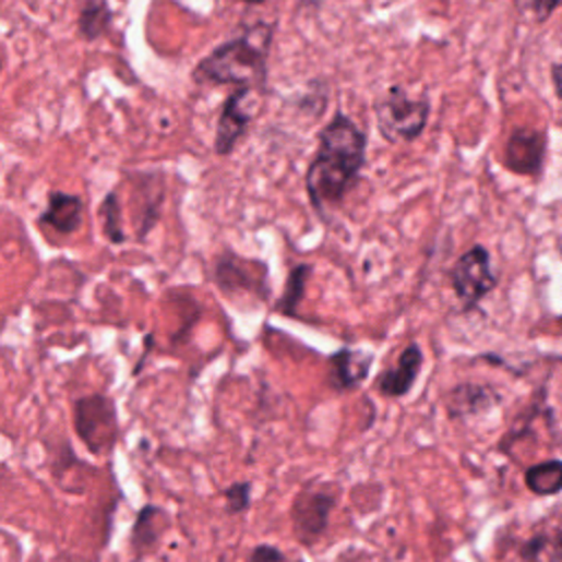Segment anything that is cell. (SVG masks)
I'll list each match as a JSON object with an SVG mask.
<instances>
[{"mask_svg": "<svg viewBox=\"0 0 562 562\" xmlns=\"http://www.w3.org/2000/svg\"><path fill=\"white\" fill-rule=\"evenodd\" d=\"M547 545H549V536H547V534H536V536L527 538V540L521 545L518 555H521L523 562H536V560L542 555V551L547 549Z\"/></svg>", "mask_w": 562, "mask_h": 562, "instance_id": "obj_21", "label": "cell"}, {"mask_svg": "<svg viewBox=\"0 0 562 562\" xmlns=\"http://www.w3.org/2000/svg\"><path fill=\"white\" fill-rule=\"evenodd\" d=\"M273 25H258L242 36L223 43L205 56L192 77L199 84L238 86L262 91L268 80V56L273 45Z\"/></svg>", "mask_w": 562, "mask_h": 562, "instance_id": "obj_2", "label": "cell"}, {"mask_svg": "<svg viewBox=\"0 0 562 562\" xmlns=\"http://www.w3.org/2000/svg\"><path fill=\"white\" fill-rule=\"evenodd\" d=\"M249 562H286V553L282 549H277L275 545L262 542V545L253 547Z\"/></svg>", "mask_w": 562, "mask_h": 562, "instance_id": "obj_22", "label": "cell"}, {"mask_svg": "<svg viewBox=\"0 0 562 562\" xmlns=\"http://www.w3.org/2000/svg\"><path fill=\"white\" fill-rule=\"evenodd\" d=\"M373 115H376V125L385 141L407 145L425 134L431 119V99L429 95L411 97L405 86L396 84L376 99Z\"/></svg>", "mask_w": 562, "mask_h": 562, "instance_id": "obj_3", "label": "cell"}, {"mask_svg": "<svg viewBox=\"0 0 562 562\" xmlns=\"http://www.w3.org/2000/svg\"><path fill=\"white\" fill-rule=\"evenodd\" d=\"M258 106L260 101L253 88H238L227 97L218 117L214 139V150L218 156H229L238 147V143L249 134Z\"/></svg>", "mask_w": 562, "mask_h": 562, "instance_id": "obj_6", "label": "cell"}, {"mask_svg": "<svg viewBox=\"0 0 562 562\" xmlns=\"http://www.w3.org/2000/svg\"><path fill=\"white\" fill-rule=\"evenodd\" d=\"M525 488L536 497H555L562 488V462L547 459L529 466L523 475Z\"/></svg>", "mask_w": 562, "mask_h": 562, "instance_id": "obj_15", "label": "cell"}, {"mask_svg": "<svg viewBox=\"0 0 562 562\" xmlns=\"http://www.w3.org/2000/svg\"><path fill=\"white\" fill-rule=\"evenodd\" d=\"M558 69H560V67H558V62H555V64L551 67V71H553V75H551V82H553V88H555V91H558V84H560V75H558Z\"/></svg>", "mask_w": 562, "mask_h": 562, "instance_id": "obj_23", "label": "cell"}, {"mask_svg": "<svg viewBox=\"0 0 562 562\" xmlns=\"http://www.w3.org/2000/svg\"><path fill=\"white\" fill-rule=\"evenodd\" d=\"M214 282L225 295L253 292L258 299L268 297V271L260 262L242 260L236 253H223L214 266Z\"/></svg>", "mask_w": 562, "mask_h": 562, "instance_id": "obj_8", "label": "cell"}, {"mask_svg": "<svg viewBox=\"0 0 562 562\" xmlns=\"http://www.w3.org/2000/svg\"><path fill=\"white\" fill-rule=\"evenodd\" d=\"M73 427L82 444L101 455L115 444L117 438V407L115 400L104 394H91L77 398L73 405Z\"/></svg>", "mask_w": 562, "mask_h": 562, "instance_id": "obj_5", "label": "cell"}, {"mask_svg": "<svg viewBox=\"0 0 562 562\" xmlns=\"http://www.w3.org/2000/svg\"><path fill=\"white\" fill-rule=\"evenodd\" d=\"M367 165V134L345 112H336L319 132V147L306 171L312 210L327 218L345 203Z\"/></svg>", "mask_w": 562, "mask_h": 562, "instance_id": "obj_1", "label": "cell"}, {"mask_svg": "<svg viewBox=\"0 0 562 562\" xmlns=\"http://www.w3.org/2000/svg\"><path fill=\"white\" fill-rule=\"evenodd\" d=\"M310 273H312V266L310 264H299L290 271L288 279H286V290L284 295L279 297L277 301V312H282L284 316H295L297 310H299V303L303 301L306 297V286H308V279H310Z\"/></svg>", "mask_w": 562, "mask_h": 562, "instance_id": "obj_17", "label": "cell"}, {"mask_svg": "<svg viewBox=\"0 0 562 562\" xmlns=\"http://www.w3.org/2000/svg\"><path fill=\"white\" fill-rule=\"evenodd\" d=\"M82 220H84V201L67 192H51L49 205L38 218L43 227H49L60 236H73L82 227Z\"/></svg>", "mask_w": 562, "mask_h": 562, "instance_id": "obj_13", "label": "cell"}, {"mask_svg": "<svg viewBox=\"0 0 562 562\" xmlns=\"http://www.w3.org/2000/svg\"><path fill=\"white\" fill-rule=\"evenodd\" d=\"M547 156V132L516 128L503 150L505 169L518 176H540Z\"/></svg>", "mask_w": 562, "mask_h": 562, "instance_id": "obj_9", "label": "cell"}, {"mask_svg": "<svg viewBox=\"0 0 562 562\" xmlns=\"http://www.w3.org/2000/svg\"><path fill=\"white\" fill-rule=\"evenodd\" d=\"M251 481H238L231 483L225 490V499H227V512L229 514H244L251 507Z\"/></svg>", "mask_w": 562, "mask_h": 562, "instance_id": "obj_20", "label": "cell"}, {"mask_svg": "<svg viewBox=\"0 0 562 562\" xmlns=\"http://www.w3.org/2000/svg\"><path fill=\"white\" fill-rule=\"evenodd\" d=\"M425 364V354L418 343H409L394 367L385 369L381 376L376 379V390L385 398H405L414 385L418 383V376Z\"/></svg>", "mask_w": 562, "mask_h": 562, "instance_id": "obj_10", "label": "cell"}, {"mask_svg": "<svg viewBox=\"0 0 562 562\" xmlns=\"http://www.w3.org/2000/svg\"><path fill=\"white\" fill-rule=\"evenodd\" d=\"M501 400L499 392L490 385H477V383H462L455 385L446 398V409L453 420H466L477 418L492 407H497Z\"/></svg>", "mask_w": 562, "mask_h": 562, "instance_id": "obj_12", "label": "cell"}, {"mask_svg": "<svg viewBox=\"0 0 562 562\" xmlns=\"http://www.w3.org/2000/svg\"><path fill=\"white\" fill-rule=\"evenodd\" d=\"M449 282L466 312L477 308L499 284V277L492 268L490 251L483 244L470 247L451 266Z\"/></svg>", "mask_w": 562, "mask_h": 562, "instance_id": "obj_4", "label": "cell"}, {"mask_svg": "<svg viewBox=\"0 0 562 562\" xmlns=\"http://www.w3.org/2000/svg\"><path fill=\"white\" fill-rule=\"evenodd\" d=\"M112 10L108 0H82L80 16H77V32L86 43H95L104 38L112 25Z\"/></svg>", "mask_w": 562, "mask_h": 562, "instance_id": "obj_14", "label": "cell"}, {"mask_svg": "<svg viewBox=\"0 0 562 562\" xmlns=\"http://www.w3.org/2000/svg\"><path fill=\"white\" fill-rule=\"evenodd\" d=\"M514 8L525 23L545 25L560 8V0H514Z\"/></svg>", "mask_w": 562, "mask_h": 562, "instance_id": "obj_19", "label": "cell"}, {"mask_svg": "<svg viewBox=\"0 0 562 562\" xmlns=\"http://www.w3.org/2000/svg\"><path fill=\"white\" fill-rule=\"evenodd\" d=\"M336 505V494L323 488L303 490L295 497L290 507V518L295 536L301 545L312 547L330 527V516Z\"/></svg>", "mask_w": 562, "mask_h": 562, "instance_id": "obj_7", "label": "cell"}, {"mask_svg": "<svg viewBox=\"0 0 562 562\" xmlns=\"http://www.w3.org/2000/svg\"><path fill=\"white\" fill-rule=\"evenodd\" d=\"M327 369V383L334 392H351L360 387L373 364V354L351 347H340L330 356Z\"/></svg>", "mask_w": 562, "mask_h": 562, "instance_id": "obj_11", "label": "cell"}, {"mask_svg": "<svg viewBox=\"0 0 562 562\" xmlns=\"http://www.w3.org/2000/svg\"><path fill=\"white\" fill-rule=\"evenodd\" d=\"M0 69H3V62H0Z\"/></svg>", "mask_w": 562, "mask_h": 562, "instance_id": "obj_25", "label": "cell"}, {"mask_svg": "<svg viewBox=\"0 0 562 562\" xmlns=\"http://www.w3.org/2000/svg\"><path fill=\"white\" fill-rule=\"evenodd\" d=\"M163 516V510L158 505H143L134 518L132 525V549L136 555H145L147 551H152V547L160 540V529H158V518Z\"/></svg>", "mask_w": 562, "mask_h": 562, "instance_id": "obj_16", "label": "cell"}, {"mask_svg": "<svg viewBox=\"0 0 562 562\" xmlns=\"http://www.w3.org/2000/svg\"><path fill=\"white\" fill-rule=\"evenodd\" d=\"M242 3H247V5H264L266 3V0H242Z\"/></svg>", "mask_w": 562, "mask_h": 562, "instance_id": "obj_24", "label": "cell"}, {"mask_svg": "<svg viewBox=\"0 0 562 562\" xmlns=\"http://www.w3.org/2000/svg\"><path fill=\"white\" fill-rule=\"evenodd\" d=\"M99 216H101V225H104V236L108 238L110 244H123L125 231H123V223H121V203L117 192H110L101 207H99Z\"/></svg>", "mask_w": 562, "mask_h": 562, "instance_id": "obj_18", "label": "cell"}]
</instances>
